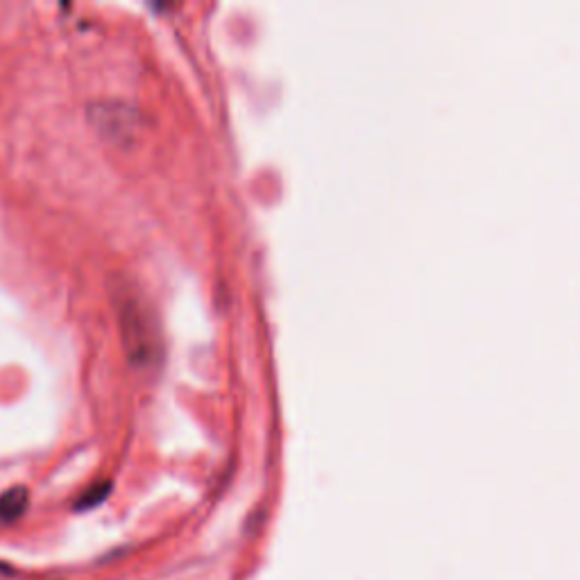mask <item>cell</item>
<instances>
[{
    "label": "cell",
    "mask_w": 580,
    "mask_h": 580,
    "mask_svg": "<svg viewBox=\"0 0 580 580\" xmlns=\"http://www.w3.org/2000/svg\"><path fill=\"white\" fill-rule=\"evenodd\" d=\"M112 304L118 318L125 354L132 365L148 368L159 358V329L152 306L130 279L112 281Z\"/></svg>",
    "instance_id": "1"
},
{
    "label": "cell",
    "mask_w": 580,
    "mask_h": 580,
    "mask_svg": "<svg viewBox=\"0 0 580 580\" xmlns=\"http://www.w3.org/2000/svg\"><path fill=\"white\" fill-rule=\"evenodd\" d=\"M30 506V492L25 488H10L0 494V522L14 524L25 515Z\"/></svg>",
    "instance_id": "3"
},
{
    "label": "cell",
    "mask_w": 580,
    "mask_h": 580,
    "mask_svg": "<svg viewBox=\"0 0 580 580\" xmlns=\"http://www.w3.org/2000/svg\"><path fill=\"white\" fill-rule=\"evenodd\" d=\"M109 494H112V481H98L93 483L91 488L84 490L78 501H75V510H91V508H98L100 503H105Z\"/></svg>",
    "instance_id": "4"
},
{
    "label": "cell",
    "mask_w": 580,
    "mask_h": 580,
    "mask_svg": "<svg viewBox=\"0 0 580 580\" xmlns=\"http://www.w3.org/2000/svg\"><path fill=\"white\" fill-rule=\"evenodd\" d=\"M89 123L96 127L102 139L127 148L143 132V116L125 102L107 100L89 107Z\"/></svg>",
    "instance_id": "2"
}]
</instances>
